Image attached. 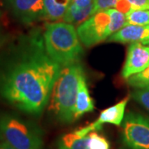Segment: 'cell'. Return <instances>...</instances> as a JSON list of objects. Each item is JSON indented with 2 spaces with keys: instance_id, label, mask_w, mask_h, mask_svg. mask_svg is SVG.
Returning a JSON list of instances; mask_svg holds the SVG:
<instances>
[{
  "instance_id": "cell-1",
  "label": "cell",
  "mask_w": 149,
  "mask_h": 149,
  "mask_svg": "<svg viewBox=\"0 0 149 149\" xmlns=\"http://www.w3.org/2000/svg\"><path fill=\"white\" fill-rule=\"evenodd\" d=\"M61 70L47 52L43 35L33 32L22 36L0 56V97L21 111L39 116Z\"/></svg>"
},
{
  "instance_id": "cell-2",
  "label": "cell",
  "mask_w": 149,
  "mask_h": 149,
  "mask_svg": "<svg viewBox=\"0 0 149 149\" xmlns=\"http://www.w3.org/2000/svg\"><path fill=\"white\" fill-rule=\"evenodd\" d=\"M80 62L61 67L50 97L49 109L62 123L74 122V106L80 75L84 73Z\"/></svg>"
},
{
  "instance_id": "cell-3",
  "label": "cell",
  "mask_w": 149,
  "mask_h": 149,
  "mask_svg": "<svg viewBox=\"0 0 149 149\" xmlns=\"http://www.w3.org/2000/svg\"><path fill=\"white\" fill-rule=\"evenodd\" d=\"M43 41L49 56L61 67L79 62L83 55L77 30L71 23H47L43 32Z\"/></svg>"
},
{
  "instance_id": "cell-4",
  "label": "cell",
  "mask_w": 149,
  "mask_h": 149,
  "mask_svg": "<svg viewBox=\"0 0 149 149\" xmlns=\"http://www.w3.org/2000/svg\"><path fill=\"white\" fill-rule=\"evenodd\" d=\"M0 140L15 149H42V130L11 113L0 115Z\"/></svg>"
},
{
  "instance_id": "cell-5",
  "label": "cell",
  "mask_w": 149,
  "mask_h": 149,
  "mask_svg": "<svg viewBox=\"0 0 149 149\" xmlns=\"http://www.w3.org/2000/svg\"><path fill=\"white\" fill-rule=\"evenodd\" d=\"M123 149H149V118L129 112L121 124Z\"/></svg>"
},
{
  "instance_id": "cell-6",
  "label": "cell",
  "mask_w": 149,
  "mask_h": 149,
  "mask_svg": "<svg viewBox=\"0 0 149 149\" xmlns=\"http://www.w3.org/2000/svg\"><path fill=\"white\" fill-rule=\"evenodd\" d=\"M109 25L110 15L109 10L100 11L80 23L77 28V34L85 47H91L111 36Z\"/></svg>"
},
{
  "instance_id": "cell-7",
  "label": "cell",
  "mask_w": 149,
  "mask_h": 149,
  "mask_svg": "<svg viewBox=\"0 0 149 149\" xmlns=\"http://www.w3.org/2000/svg\"><path fill=\"white\" fill-rule=\"evenodd\" d=\"M129 98L130 97L128 96L116 104L102 110L95 122L91 123L85 127L75 130V133L80 136H87L91 132L101 130L103 125L105 123L121 126L123 118L125 117V109L129 100Z\"/></svg>"
},
{
  "instance_id": "cell-8",
  "label": "cell",
  "mask_w": 149,
  "mask_h": 149,
  "mask_svg": "<svg viewBox=\"0 0 149 149\" xmlns=\"http://www.w3.org/2000/svg\"><path fill=\"white\" fill-rule=\"evenodd\" d=\"M149 65V47L142 43H130L126 60L122 70L123 78L129 77L143 71Z\"/></svg>"
},
{
  "instance_id": "cell-9",
  "label": "cell",
  "mask_w": 149,
  "mask_h": 149,
  "mask_svg": "<svg viewBox=\"0 0 149 149\" xmlns=\"http://www.w3.org/2000/svg\"><path fill=\"white\" fill-rule=\"evenodd\" d=\"M14 16L23 24L45 18L44 0H8Z\"/></svg>"
},
{
  "instance_id": "cell-10",
  "label": "cell",
  "mask_w": 149,
  "mask_h": 149,
  "mask_svg": "<svg viewBox=\"0 0 149 149\" xmlns=\"http://www.w3.org/2000/svg\"><path fill=\"white\" fill-rule=\"evenodd\" d=\"M108 42L118 43L139 42L149 44V24L148 25H126L120 30L113 33Z\"/></svg>"
},
{
  "instance_id": "cell-11",
  "label": "cell",
  "mask_w": 149,
  "mask_h": 149,
  "mask_svg": "<svg viewBox=\"0 0 149 149\" xmlns=\"http://www.w3.org/2000/svg\"><path fill=\"white\" fill-rule=\"evenodd\" d=\"M95 0H71L63 20L71 24H80L94 14Z\"/></svg>"
},
{
  "instance_id": "cell-12",
  "label": "cell",
  "mask_w": 149,
  "mask_h": 149,
  "mask_svg": "<svg viewBox=\"0 0 149 149\" xmlns=\"http://www.w3.org/2000/svg\"><path fill=\"white\" fill-rule=\"evenodd\" d=\"M94 109H95L94 100L90 95L86 83V77L84 72L80 75L79 84H78L76 101L74 106V121L82 117L85 113L92 112Z\"/></svg>"
},
{
  "instance_id": "cell-13",
  "label": "cell",
  "mask_w": 149,
  "mask_h": 149,
  "mask_svg": "<svg viewBox=\"0 0 149 149\" xmlns=\"http://www.w3.org/2000/svg\"><path fill=\"white\" fill-rule=\"evenodd\" d=\"M71 0H44L45 18L50 21L63 19Z\"/></svg>"
},
{
  "instance_id": "cell-14",
  "label": "cell",
  "mask_w": 149,
  "mask_h": 149,
  "mask_svg": "<svg viewBox=\"0 0 149 149\" xmlns=\"http://www.w3.org/2000/svg\"><path fill=\"white\" fill-rule=\"evenodd\" d=\"M57 149H89L88 135L80 136L75 131L66 133L58 140Z\"/></svg>"
},
{
  "instance_id": "cell-15",
  "label": "cell",
  "mask_w": 149,
  "mask_h": 149,
  "mask_svg": "<svg viewBox=\"0 0 149 149\" xmlns=\"http://www.w3.org/2000/svg\"><path fill=\"white\" fill-rule=\"evenodd\" d=\"M125 15L127 20V25L149 24V10L131 9Z\"/></svg>"
},
{
  "instance_id": "cell-16",
  "label": "cell",
  "mask_w": 149,
  "mask_h": 149,
  "mask_svg": "<svg viewBox=\"0 0 149 149\" xmlns=\"http://www.w3.org/2000/svg\"><path fill=\"white\" fill-rule=\"evenodd\" d=\"M109 15H110V25H109V31L111 35L113 33L120 30L122 27L127 25L126 15L118 10L116 8H109L108 9Z\"/></svg>"
},
{
  "instance_id": "cell-17",
  "label": "cell",
  "mask_w": 149,
  "mask_h": 149,
  "mask_svg": "<svg viewBox=\"0 0 149 149\" xmlns=\"http://www.w3.org/2000/svg\"><path fill=\"white\" fill-rule=\"evenodd\" d=\"M88 148L89 149H110V144L105 137L94 131L88 134Z\"/></svg>"
},
{
  "instance_id": "cell-18",
  "label": "cell",
  "mask_w": 149,
  "mask_h": 149,
  "mask_svg": "<svg viewBox=\"0 0 149 149\" xmlns=\"http://www.w3.org/2000/svg\"><path fill=\"white\" fill-rule=\"evenodd\" d=\"M127 82L134 88H146L149 87V65L143 71L129 77Z\"/></svg>"
},
{
  "instance_id": "cell-19",
  "label": "cell",
  "mask_w": 149,
  "mask_h": 149,
  "mask_svg": "<svg viewBox=\"0 0 149 149\" xmlns=\"http://www.w3.org/2000/svg\"><path fill=\"white\" fill-rule=\"evenodd\" d=\"M132 98L149 112V87L139 88L132 93Z\"/></svg>"
},
{
  "instance_id": "cell-20",
  "label": "cell",
  "mask_w": 149,
  "mask_h": 149,
  "mask_svg": "<svg viewBox=\"0 0 149 149\" xmlns=\"http://www.w3.org/2000/svg\"><path fill=\"white\" fill-rule=\"evenodd\" d=\"M119 0H95L94 14L100 11H104L115 8Z\"/></svg>"
},
{
  "instance_id": "cell-21",
  "label": "cell",
  "mask_w": 149,
  "mask_h": 149,
  "mask_svg": "<svg viewBox=\"0 0 149 149\" xmlns=\"http://www.w3.org/2000/svg\"><path fill=\"white\" fill-rule=\"evenodd\" d=\"M131 9L149 10V0H127Z\"/></svg>"
},
{
  "instance_id": "cell-22",
  "label": "cell",
  "mask_w": 149,
  "mask_h": 149,
  "mask_svg": "<svg viewBox=\"0 0 149 149\" xmlns=\"http://www.w3.org/2000/svg\"><path fill=\"white\" fill-rule=\"evenodd\" d=\"M6 42V36L5 34L3 33L2 28L0 27V48L3 46V44Z\"/></svg>"
},
{
  "instance_id": "cell-23",
  "label": "cell",
  "mask_w": 149,
  "mask_h": 149,
  "mask_svg": "<svg viewBox=\"0 0 149 149\" xmlns=\"http://www.w3.org/2000/svg\"><path fill=\"white\" fill-rule=\"evenodd\" d=\"M0 149H15V148H13V147H11L10 145L5 143H3V142H1V143H0Z\"/></svg>"
},
{
  "instance_id": "cell-24",
  "label": "cell",
  "mask_w": 149,
  "mask_h": 149,
  "mask_svg": "<svg viewBox=\"0 0 149 149\" xmlns=\"http://www.w3.org/2000/svg\"><path fill=\"white\" fill-rule=\"evenodd\" d=\"M0 15H1V12H0Z\"/></svg>"
}]
</instances>
